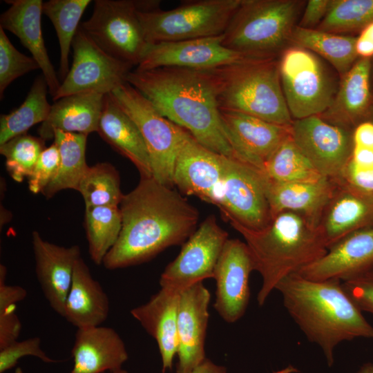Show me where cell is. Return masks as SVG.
<instances>
[{"instance_id":"cell-3","label":"cell","mask_w":373,"mask_h":373,"mask_svg":"<svg viewBox=\"0 0 373 373\" xmlns=\"http://www.w3.org/2000/svg\"><path fill=\"white\" fill-rule=\"evenodd\" d=\"M276 289L283 305L307 338L321 349L328 366L336 347L343 341L373 338L365 319L338 279L310 280L298 273L282 280Z\"/></svg>"},{"instance_id":"cell-18","label":"cell","mask_w":373,"mask_h":373,"mask_svg":"<svg viewBox=\"0 0 373 373\" xmlns=\"http://www.w3.org/2000/svg\"><path fill=\"white\" fill-rule=\"evenodd\" d=\"M210 299V292L202 283L180 293L177 373H190L206 359L204 342Z\"/></svg>"},{"instance_id":"cell-50","label":"cell","mask_w":373,"mask_h":373,"mask_svg":"<svg viewBox=\"0 0 373 373\" xmlns=\"http://www.w3.org/2000/svg\"><path fill=\"white\" fill-rule=\"evenodd\" d=\"M190 373H227V369L206 358L199 366Z\"/></svg>"},{"instance_id":"cell-48","label":"cell","mask_w":373,"mask_h":373,"mask_svg":"<svg viewBox=\"0 0 373 373\" xmlns=\"http://www.w3.org/2000/svg\"><path fill=\"white\" fill-rule=\"evenodd\" d=\"M354 146L373 148V122H365L358 125L352 133Z\"/></svg>"},{"instance_id":"cell-19","label":"cell","mask_w":373,"mask_h":373,"mask_svg":"<svg viewBox=\"0 0 373 373\" xmlns=\"http://www.w3.org/2000/svg\"><path fill=\"white\" fill-rule=\"evenodd\" d=\"M373 268V226L355 231L327 248L298 274L314 280L351 278Z\"/></svg>"},{"instance_id":"cell-4","label":"cell","mask_w":373,"mask_h":373,"mask_svg":"<svg viewBox=\"0 0 373 373\" xmlns=\"http://www.w3.org/2000/svg\"><path fill=\"white\" fill-rule=\"evenodd\" d=\"M230 224L243 237L255 271L262 277L257 295L259 305L265 304L282 280L315 262L327 250L318 224L300 213L280 212L257 230Z\"/></svg>"},{"instance_id":"cell-38","label":"cell","mask_w":373,"mask_h":373,"mask_svg":"<svg viewBox=\"0 0 373 373\" xmlns=\"http://www.w3.org/2000/svg\"><path fill=\"white\" fill-rule=\"evenodd\" d=\"M373 22V0H330L328 11L316 28L352 35Z\"/></svg>"},{"instance_id":"cell-42","label":"cell","mask_w":373,"mask_h":373,"mask_svg":"<svg viewBox=\"0 0 373 373\" xmlns=\"http://www.w3.org/2000/svg\"><path fill=\"white\" fill-rule=\"evenodd\" d=\"M32 356L44 363H52L59 361L48 356L41 347V339L35 336L21 341H16L0 350V373L14 367L23 356Z\"/></svg>"},{"instance_id":"cell-34","label":"cell","mask_w":373,"mask_h":373,"mask_svg":"<svg viewBox=\"0 0 373 373\" xmlns=\"http://www.w3.org/2000/svg\"><path fill=\"white\" fill-rule=\"evenodd\" d=\"M261 171L268 179L283 183L314 182L323 178L296 145L291 135L267 160Z\"/></svg>"},{"instance_id":"cell-7","label":"cell","mask_w":373,"mask_h":373,"mask_svg":"<svg viewBox=\"0 0 373 373\" xmlns=\"http://www.w3.org/2000/svg\"><path fill=\"white\" fill-rule=\"evenodd\" d=\"M283 92L292 119L320 115L332 104L340 77L313 52L291 45L278 57Z\"/></svg>"},{"instance_id":"cell-2","label":"cell","mask_w":373,"mask_h":373,"mask_svg":"<svg viewBox=\"0 0 373 373\" xmlns=\"http://www.w3.org/2000/svg\"><path fill=\"white\" fill-rule=\"evenodd\" d=\"M126 82L165 117L188 131L206 148L235 157L221 120L209 70L163 67L132 70Z\"/></svg>"},{"instance_id":"cell-39","label":"cell","mask_w":373,"mask_h":373,"mask_svg":"<svg viewBox=\"0 0 373 373\" xmlns=\"http://www.w3.org/2000/svg\"><path fill=\"white\" fill-rule=\"evenodd\" d=\"M44 143L40 137L24 133L0 145V153L6 158V170L12 180L21 182L28 178L45 149Z\"/></svg>"},{"instance_id":"cell-31","label":"cell","mask_w":373,"mask_h":373,"mask_svg":"<svg viewBox=\"0 0 373 373\" xmlns=\"http://www.w3.org/2000/svg\"><path fill=\"white\" fill-rule=\"evenodd\" d=\"M357 37L305 29L296 26L291 44L306 48L326 60L340 78L347 73L358 59L356 51Z\"/></svg>"},{"instance_id":"cell-46","label":"cell","mask_w":373,"mask_h":373,"mask_svg":"<svg viewBox=\"0 0 373 373\" xmlns=\"http://www.w3.org/2000/svg\"><path fill=\"white\" fill-rule=\"evenodd\" d=\"M21 327L15 309L0 312V350L18 341Z\"/></svg>"},{"instance_id":"cell-24","label":"cell","mask_w":373,"mask_h":373,"mask_svg":"<svg viewBox=\"0 0 373 373\" xmlns=\"http://www.w3.org/2000/svg\"><path fill=\"white\" fill-rule=\"evenodd\" d=\"M337 183L318 224L327 248L355 231L373 226V193Z\"/></svg>"},{"instance_id":"cell-25","label":"cell","mask_w":373,"mask_h":373,"mask_svg":"<svg viewBox=\"0 0 373 373\" xmlns=\"http://www.w3.org/2000/svg\"><path fill=\"white\" fill-rule=\"evenodd\" d=\"M73 367L69 373H102L122 369L128 360L125 343L112 327L78 328L71 350Z\"/></svg>"},{"instance_id":"cell-47","label":"cell","mask_w":373,"mask_h":373,"mask_svg":"<svg viewBox=\"0 0 373 373\" xmlns=\"http://www.w3.org/2000/svg\"><path fill=\"white\" fill-rule=\"evenodd\" d=\"M330 0H309L306 1L297 26L305 29H316L325 17Z\"/></svg>"},{"instance_id":"cell-35","label":"cell","mask_w":373,"mask_h":373,"mask_svg":"<svg viewBox=\"0 0 373 373\" xmlns=\"http://www.w3.org/2000/svg\"><path fill=\"white\" fill-rule=\"evenodd\" d=\"M84 227L90 258L95 265H100L121 231L119 207H86Z\"/></svg>"},{"instance_id":"cell-21","label":"cell","mask_w":373,"mask_h":373,"mask_svg":"<svg viewBox=\"0 0 373 373\" xmlns=\"http://www.w3.org/2000/svg\"><path fill=\"white\" fill-rule=\"evenodd\" d=\"M32 245L40 287L50 307L63 316L75 265L82 257L80 248L77 245L66 247L50 242L37 231L32 233Z\"/></svg>"},{"instance_id":"cell-51","label":"cell","mask_w":373,"mask_h":373,"mask_svg":"<svg viewBox=\"0 0 373 373\" xmlns=\"http://www.w3.org/2000/svg\"><path fill=\"white\" fill-rule=\"evenodd\" d=\"M359 35L365 38L373 44V22L366 26L359 33Z\"/></svg>"},{"instance_id":"cell-40","label":"cell","mask_w":373,"mask_h":373,"mask_svg":"<svg viewBox=\"0 0 373 373\" xmlns=\"http://www.w3.org/2000/svg\"><path fill=\"white\" fill-rule=\"evenodd\" d=\"M40 69L32 57L18 51L0 26V97H3L6 88L16 79L26 73Z\"/></svg>"},{"instance_id":"cell-6","label":"cell","mask_w":373,"mask_h":373,"mask_svg":"<svg viewBox=\"0 0 373 373\" xmlns=\"http://www.w3.org/2000/svg\"><path fill=\"white\" fill-rule=\"evenodd\" d=\"M306 1L241 0L223 34L222 45L249 58H278L291 46Z\"/></svg>"},{"instance_id":"cell-33","label":"cell","mask_w":373,"mask_h":373,"mask_svg":"<svg viewBox=\"0 0 373 373\" xmlns=\"http://www.w3.org/2000/svg\"><path fill=\"white\" fill-rule=\"evenodd\" d=\"M48 88L42 75L34 82L22 104L8 114L0 117V145L26 133L34 125L43 123L48 117L51 105L47 100Z\"/></svg>"},{"instance_id":"cell-32","label":"cell","mask_w":373,"mask_h":373,"mask_svg":"<svg viewBox=\"0 0 373 373\" xmlns=\"http://www.w3.org/2000/svg\"><path fill=\"white\" fill-rule=\"evenodd\" d=\"M87 136L58 130L54 132L53 143L58 148L60 160L55 177L42 193L47 199L64 189L78 190L89 166L86 160Z\"/></svg>"},{"instance_id":"cell-55","label":"cell","mask_w":373,"mask_h":373,"mask_svg":"<svg viewBox=\"0 0 373 373\" xmlns=\"http://www.w3.org/2000/svg\"><path fill=\"white\" fill-rule=\"evenodd\" d=\"M371 64H372V68H371V79H372V83L373 85V58L371 59Z\"/></svg>"},{"instance_id":"cell-12","label":"cell","mask_w":373,"mask_h":373,"mask_svg":"<svg viewBox=\"0 0 373 373\" xmlns=\"http://www.w3.org/2000/svg\"><path fill=\"white\" fill-rule=\"evenodd\" d=\"M72 48V66L54 101L81 93L106 95L126 82L133 66L106 52L81 27Z\"/></svg>"},{"instance_id":"cell-30","label":"cell","mask_w":373,"mask_h":373,"mask_svg":"<svg viewBox=\"0 0 373 373\" xmlns=\"http://www.w3.org/2000/svg\"><path fill=\"white\" fill-rule=\"evenodd\" d=\"M110 311L108 297L80 257L75 263L63 317L78 328L102 325Z\"/></svg>"},{"instance_id":"cell-15","label":"cell","mask_w":373,"mask_h":373,"mask_svg":"<svg viewBox=\"0 0 373 373\" xmlns=\"http://www.w3.org/2000/svg\"><path fill=\"white\" fill-rule=\"evenodd\" d=\"M223 35L149 44L138 70L171 67L209 70L250 59L222 45ZM254 59V58H253Z\"/></svg>"},{"instance_id":"cell-27","label":"cell","mask_w":373,"mask_h":373,"mask_svg":"<svg viewBox=\"0 0 373 373\" xmlns=\"http://www.w3.org/2000/svg\"><path fill=\"white\" fill-rule=\"evenodd\" d=\"M180 293L160 288L148 302L131 310L132 316L158 346L162 372L171 370L178 352V312Z\"/></svg>"},{"instance_id":"cell-14","label":"cell","mask_w":373,"mask_h":373,"mask_svg":"<svg viewBox=\"0 0 373 373\" xmlns=\"http://www.w3.org/2000/svg\"><path fill=\"white\" fill-rule=\"evenodd\" d=\"M353 131L328 123L319 115L294 119L291 137L323 176L339 182L351 160Z\"/></svg>"},{"instance_id":"cell-11","label":"cell","mask_w":373,"mask_h":373,"mask_svg":"<svg viewBox=\"0 0 373 373\" xmlns=\"http://www.w3.org/2000/svg\"><path fill=\"white\" fill-rule=\"evenodd\" d=\"M229 223L257 230L272 216L260 170L235 157H225L214 204Z\"/></svg>"},{"instance_id":"cell-5","label":"cell","mask_w":373,"mask_h":373,"mask_svg":"<svg viewBox=\"0 0 373 373\" xmlns=\"http://www.w3.org/2000/svg\"><path fill=\"white\" fill-rule=\"evenodd\" d=\"M209 72L220 109L291 125L294 119L283 92L278 58H250Z\"/></svg>"},{"instance_id":"cell-36","label":"cell","mask_w":373,"mask_h":373,"mask_svg":"<svg viewBox=\"0 0 373 373\" xmlns=\"http://www.w3.org/2000/svg\"><path fill=\"white\" fill-rule=\"evenodd\" d=\"M90 0H50L43 3V14L53 24L60 48L59 75L64 80L69 72V53L79 29L82 16Z\"/></svg>"},{"instance_id":"cell-17","label":"cell","mask_w":373,"mask_h":373,"mask_svg":"<svg viewBox=\"0 0 373 373\" xmlns=\"http://www.w3.org/2000/svg\"><path fill=\"white\" fill-rule=\"evenodd\" d=\"M220 113L236 158L260 171L272 153L291 136V126L271 123L236 111L220 109Z\"/></svg>"},{"instance_id":"cell-43","label":"cell","mask_w":373,"mask_h":373,"mask_svg":"<svg viewBox=\"0 0 373 373\" xmlns=\"http://www.w3.org/2000/svg\"><path fill=\"white\" fill-rule=\"evenodd\" d=\"M342 283L359 309L373 315V268Z\"/></svg>"},{"instance_id":"cell-22","label":"cell","mask_w":373,"mask_h":373,"mask_svg":"<svg viewBox=\"0 0 373 373\" xmlns=\"http://www.w3.org/2000/svg\"><path fill=\"white\" fill-rule=\"evenodd\" d=\"M371 59L358 58L340 78L330 106L319 116L332 124L353 131L361 123L373 122Z\"/></svg>"},{"instance_id":"cell-13","label":"cell","mask_w":373,"mask_h":373,"mask_svg":"<svg viewBox=\"0 0 373 373\" xmlns=\"http://www.w3.org/2000/svg\"><path fill=\"white\" fill-rule=\"evenodd\" d=\"M228 233L214 216H208L184 243L178 256L161 274L160 285L180 293L207 278L214 270Z\"/></svg>"},{"instance_id":"cell-10","label":"cell","mask_w":373,"mask_h":373,"mask_svg":"<svg viewBox=\"0 0 373 373\" xmlns=\"http://www.w3.org/2000/svg\"><path fill=\"white\" fill-rule=\"evenodd\" d=\"M160 3L159 1L96 0L91 17L80 27L106 52L137 66L149 45L137 12L158 8Z\"/></svg>"},{"instance_id":"cell-9","label":"cell","mask_w":373,"mask_h":373,"mask_svg":"<svg viewBox=\"0 0 373 373\" xmlns=\"http://www.w3.org/2000/svg\"><path fill=\"white\" fill-rule=\"evenodd\" d=\"M110 94L139 128L149 153L153 178L173 188L175 159L189 133L162 115L128 82Z\"/></svg>"},{"instance_id":"cell-28","label":"cell","mask_w":373,"mask_h":373,"mask_svg":"<svg viewBox=\"0 0 373 373\" xmlns=\"http://www.w3.org/2000/svg\"><path fill=\"white\" fill-rule=\"evenodd\" d=\"M97 132L135 165L140 177H153L149 153L139 128L110 93L104 96Z\"/></svg>"},{"instance_id":"cell-29","label":"cell","mask_w":373,"mask_h":373,"mask_svg":"<svg viewBox=\"0 0 373 373\" xmlns=\"http://www.w3.org/2000/svg\"><path fill=\"white\" fill-rule=\"evenodd\" d=\"M105 95L81 93L63 97L51 106L38 133L44 141L54 138L57 130L88 135L97 132Z\"/></svg>"},{"instance_id":"cell-16","label":"cell","mask_w":373,"mask_h":373,"mask_svg":"<svg viewBox=\"0 0 373 373\" xmlns=\"http://www.w3.org/2000/svg\"><path fill=\"white\" fill-rule=\"evenodd\" d=\"M255 271L252 256L245 242L228 239L214 270L216 298L214 308L227 323L238 321L247 308L249 276Z\"/></svg>"},{"instance_id":"cell-23","label":"cell","mask_w":373,"mask_h":373,"mask_svg":"<svg viewBox=\"0 0 373 373\" xmlns=\"http://www.w3.org/2000/svg\"><path fill=\"white\" fill-rule=\"evenodd\" d=\"M10 7L0 17V26L15 35L37 62L52 99L61 86L51 63L41 30L43 1L6 0Z\"/></svg>"},{"instance_id":"cell-56","label":"cell","mask_w":373,"mask_h":373,"mask_svg":"<svg viewBox=\"0 0 373 373\" xmlns=\"http://www.w3.org/2000/svg\"><path fill=\"white\" fill-rule=\"evenodd\" d=\"M15 373H24L22 370V369L21 367H17L15 371Z\"/></svg>"},{"instance_id":"cell-54","label":"cell","mask_w":373,"mask_h":373,"mask_svg":"<svg viewBox=\"0 0 373 373\" xmlns=\"http://www.w3.org/2000/svg\"><path fill=\"white\" fill-rule=\"evenodd\" d=\"M110 373H128V372L124 369H120L114 372H111Z\"/></svg>"},{"instance_id":"cell-53","label":"cell","mask_w":373,"mask_h":373,"mask_svg":"<svg viewBox=\"0 0 373 373\" xmlns=\"http://www.w3.org/2000/svg\"><path fill=\"white\" fill-rule=\"evenodd\" d=\"M297 372H298V370L296 367L291 365H289L287 367L278 370L276 372H274V373H296Z\"/></svg>"},{"instance_id":"cell-20","label":"cell","mask_w":373,"mask_h":373,"mask_svg":"<svg viewBox=\"0 0 373 373\" xmlns=\"http://www.w3.org/2000/svg\"><path fill=\"white\" fill-rule=\"evenodd\" d=\"M225 157L206 148L189 133L175 159L173 186L182 194L213 204Z\"/></svg>"},{"instance_id":"cell-45","label":"cell","mask_w":373,"mask_h":373,"mask_svg":"<svg viewBox=\"0 0 373 373\" xmlns=\"http://www.w3.org/2000/svg\"><path fill=\"white\" fill-rule=\"evenodd\" d=\"M7 269L0 265V312L16 309V304L27 296L25 288L19 285H8L6 283Z\"/></svg>"},{"instance_id":"cell-41","label":"cell","mask_w":373,"mask_h":373,"mask_svg":"<svg viewBox=\"0 0 373 373\" xmlns=\"http://www.w3.org/2000/svg\"><path fill=\"white\" fill-rule=\"evenodd\" d=\"M59 160V152L55 143L43 150L28 178V189L31 193H43L55 177Z\"/></svg>"},{"instance_id":"cell-52","label":"cell","mask_w":373,"mask_h":373,"mask_svg":"<svg viewBox=\"0 0 373 373\" xmlns=\"http://www.w3.org/2000/svg\"><path fill=\"white\" fill-rule=\"evenodd\" d=\"M356 373H373V363L363 364Z\"/></svg>"},{"instance_id":"cell-26","label":"cell","mask_w":373,"mask_h":373,"mask_svg":"<svg viewBox=\"0 0 373 373\" xmlns=\"http://www.w3.org/2000/svg\"><path fill=\"white\" fill-rule=\"evenodd\" d=\"M262 179L272 216L291 211L318 224L338 186L337 182L326 177L314 182L283 183L272 181L262 173Z\"/></svg>"},{"instance_id":"cell-1","label":"cell","mask_w":373,"mask_h":373,"mask_svg":"<svg viewBox=\"0 0 373 373\" xmlns=\"http://www.w3.org/2000/svg\"><path fill=\"white\" fill-rule=\"evenodd\" d=\"M119 208L121 231L102 264L108 270L143 263L185 242L199 219L198 209L180 192L153 177H140Z\"/></svg>"},{"instance_id":"cell-49","label":"cell","mask_w":373,"mask_h":373,"mask_svg":"<svg viewBox=\"0 0 373 373\" xmlns=\"http://www.w3.org/2000/svg\"><path fill=\"white\" fill-rule=\"evenodd\" d=\"M351 160L358 166L373 168V148L354 146Z\"/></svg>"},{"instance_id":"cell-8","label":"cell","mask_w":373,"mask_h":373,"mask_svg":"<svg viewBox=\"0 0 373 373\" xmlns=\"http://www.w3.org/2000/svg\"><path fill=\"white\" fill-rule=\"evenodd\" d=\"M241 0H185L173 9L138 11L149 44L224 34Z\"/></svg>"},{"instance_id":"cell-44","label":"cell","mask_w":373,"mask_h":373,"mask_svg":"<svg viewBox=\"0 0 373 373\" xmlns=\"http://www.w3.org/2000/svg\"><path fill=\"white\" fill-rule=\"evenodd\" d=\"M341 182L361 191L373 193V168L360 167L350 160Z\"/></svg>"},{"instance_id":"cell-37","label":"cell","mask_w":373,"mask_h":373,"mask_svg":"<svg viewBox=\"0 0 373 373\" xmlns=\"http://www.w3.org/2000/svg\"><path fill=\"white\" fill-rule=\"evenodd\" d=\"M85 207H119L124 194L117 169L108 162H99L88 166L78 190Z\"/></svg>"}]
</instances>
